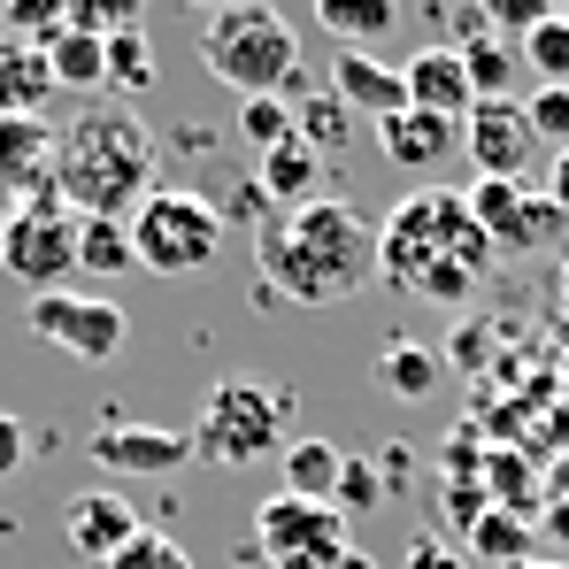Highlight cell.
Masks as SVG:
<instances>
[{"mask_svg": "<svg viewBox=\"0 0 569 569\" xmlns=\"http://www.w3.org/2000/svg\"><path fill=\"white\" fill-rule=\"evenodd\" d=\"M462 70H470L477 100H516V78H523V47L516 39H500L492 23L462 39Z\"/></svg>", "mask_w": 569, "mask_h": 569, "instance_id": "cell-20", "label": "cell"}, {"mask_svg": "<svg viewBox=\"0 0 569 569\" xmlns=\"http://www.w3.org/2000/svg\"><path fill=\"white\" fill-rule=\"evenodd\" d=\"M408 569H470V562H462V555H455L447 539H431V531H423V539L408 547Z\"/></svg>", "mask_w": 569, "mask_h": 569, "instance_id": "cell-37", "label": "cell"}, {"mask_svg": "<svg viewBox=\"0 0 569 569\" xmlns=\"http://www.w3.org/2000/svg\"><path fill=\"white\" fill-rule=\"evenodd\" d=\"M523 116H531V139H547L555 154H569V86H531Z\"/></svg>", "mask_w": 569, "mask_h": 569, "instance_id": "cell-30", "label": "cell"}, {"mask_svg": "<svg viewBox=\"0 0 569 569\" xmlns=\"http://www.w3.org/2000/svg\"><path fill=\"white\" fill-rule=\"evenodd\" d=\"M516 569H569V562H547V555H531V562H516Z\"/></svg>", "mask_w": 569, "mask_h": 569, "instance_id": "cell-39", "label": "cell"}, {"mask_svg": "<svg viewBox=\"0 0 569 569\" xmlns=\"http://www.w3.org/2000/svg\"><path fill=\"white\" fill-rule=\"evenodd\" d=\"M47 70H54V93H108V39L62 31L47 47Z\"/></svg>", "mask_w": 569, "mask_h": 569, "instance_id": "cell-23", "label": "cell"}, {"mask_svg": "<svg viewBox=\"0 0 569 569\" xmlns=\"http://www.w3.org/2000/svg\"><path fill=\"white\" fill-rule=\"evenodd\" d=\"M439 262H470L477 278H485L492 239L477 231V216H470L462 192L423 186L378 223V278L392 284V292H423V278H431Z\"/></svg>", "mask_w": 569, "mask_h": 569, "instance_id": "cell-3", "label": "cell"}, {"mask_svg": "<svg viewBox=\"0 0 569 569\" xmlns=\"http://www.w3.org/2000/svg\"><path fill=\"white\" fill-rule=\"evenodd\" d=\"M331 93L347 100L355 116H400L408 108V78H400V62H378V54H362V47H339V62H331Z\"/></svg>", "mask_w": 569, "mask_h": 569, "instance_id": "cell-17", "label": "cell"}, {"mask_svg": "<svg viewBox=\"0 0 569 569\" xmlns=\"http://www.w3.org/2000/svg\"><path fill=\"white\" fill-rule=\"evenodd\" d=\"M547 200L569 216V154H555V170H547Z\"/></svg>", "mask_w": 569, "mask_h": 569, "instance_id": "cell-38", "label": "cell"}, {"mask_svg": "<svg viewBox=\"0 0 569 569\" xmlns=\"http://www.w3.org/2000/svg\"><path fill=\"white\" fill-rule=\"evenodd\" d=\"M516 47H523V70H531L539 86H569V16L562 8H555L531 39H516Z\"/></svg>", "mask_w": 569, "mask_h": 569, "instance_id": "cell-28", "label": "cell"}, {"mask_svg": "<svg viewBox=\"0 0 569 569\" xmlns=\"http://www.w3.org/2000/svg\"><path fill=\"white\" fill-rule=\"evenodd\" d=\"M78 270H93V278H123V270H139V254H131V223L78 216Z\"/></svg>", "mask_w": 569, "mask_h": 569, "instance_id": "cell-24", "label": "cell"}, {"mask_svg": "<svg viewBox=\"0 0 569 569\" xmlns=\"http://www.w3.org/2000/svg\"><path fill=\"white\" fill-rule=\"evenodd\" d=\"M470 555H492V562H531V523L516 516V508H485L470 523Z\"/></svg>", "mask_w": 569, "mask_h": 569, "instance_id": "cell-26", "label": "cell"}, {"mask_svg": "<svg viewBox=\"0 0 569 569\" xmlns=\"http://www.w3.org/2000/svg\"><path fill=\"white\" fill-rule=\"evenodd\" d=\"M292 131H300V147H316L323 162L347 147V131H355V108L339 93H300V108H292Z\"/></svg>", "mask_w": 569, "mask_h": 569, "instance_id": "cell-25", "label": "cell"}, {"mask_svg": "<svg viewBox=\"0 0 569 569\" xmlns=\"http://www.w3.org/2000/svg\"><path fill=\"white\" fill-rule=\"evenodd\" d=\"M54 186V123L47 116H0V200L23 208Z\"/></svg>", "mask_w": 569, "mask_h": 569, "instance_id": "cell-14", "label": "cell"}, {"mask_svg": "<svg viewBox=\"0 0 569 569\" xmlns=\"http://www.w3.org/2000/svg\"><path fill=\"white\" fill-rule=\"evenodd\" d=\"M462 147H470L477 178H523V162L539 154L523 100H477L470 123H462Z\"/></svg>", "mask_w": 569, "mask_h": 569, "instance_id": "cell-13", "label": "cell"}, {"mask_svg": "<svg viewBox=\"0 0 569 569\" xmlns=\"http://www.w3.org/2000/svg\"><path fill=\"white\" fill-rule=\"evenodd\" d=\"M100 569H192V555L178 547V539H170V531H139L123 555H108Z\"/></svg>", "mask_w": 569, "mask_h": 569, "instance_id": "cell-32", "label": "cell"}, {"mask_svg": "<svg viewBox=\"0 0 569 569\" xmlns=\"http://www.w3.org/2000/svg\"><path fill=\"white\" fill-rule=\"evenodd\" d=\"M154 86V39L147 31H116L108 39V93H147Z\"/></svg>", "mask_w": 569, "mask_h": 569, "instance_id": "cell-29", "label": "cell"}, {"mask_svg": "<svg viewBox=\"0 0 569 569\" xmlns=\"http://www.w3.org/2000/svg\"><path fill=\"white\" fill-rule=\"evenodd\" d=\"M400 78H408V108L447 116V123H470L477 86H470V70H462V47H416L400 62Z\"/></svg>", "mask_w": 569, "mask_h": 569, "instance_id": "cell-16", "label": "cell"}, {"mask_svg": "<svg viewBox=\"0 0 569 569\" xmlns=\"http://www.w3.org/2000/svg\"><path fill=\"white\" fill-rule=\"evenodd\" d=\"M284 431H292V392L223 378V385H208V400L192 416V455L223 462V470H247V462H270V455L292 447Z\"/></svg>", "mask_w": 569, "mask_h": 569, "instance_id": "cell-5", "label": "cell"}, {"mask_svg": "<svg viewBox=\"0 0 569 569\" xmlns=\"http://www.w3.org/2000/svg\"><path fill=\"white\" fill-rule=\"evenodd\" d=\"M54 192L70 216H108L131 223V208L154 192V131L123 108L93 100L54 131Z\"/></svg>", "mask_w": 569, "mask_h": 569, "instance_id": "cell-2", "label": "cell"}, {"mask_svg": "<svg viewBox=\"0 0 569 569\" xmlns=\"http://www.w3.org/2000/svg\"><path fill=\"white\" fill-rule=\"evenodd\" d=\"M23 455H31V431H23V416H0V485L23 470Z\"/></svg>", "mask_w": 569, "mask_h": 569, "instance_id": "cell-36", "label": "cell"}, {"mask_svg": "<svg viewBox=\"0 0 569 569\" xmlns=\"http://www.w3.org/2000/svg\"><path fill=\"white\" fill-rule=\"evenodd\" d=\"M131 254H139V270H154V278H192V270H208V262L223 254V216H216V200H200V192H186V186H154L131 208Z\"/></svg>", "mask_w": 569, "mask_h": 569, "instance_id": "cell-6", "label": "cell"}, {"mask_svg": "<svg viewBox=\"0 0 569 569\" xmlns=\"http://www.w3.org/2000/svg\"><path fill=\"white\" fill-rule=\"evenodd\" d=\"M93 462L108 477H178L192 462V431H170V423H100Z\"/></svg>", "mask_w": 569, "mask_h": 569, "instance_id": "cell-11", "label": "cell"}, {"mask_svg": "<svg viewBox=\"0 0 569 569\" xmlns=\"http://www.w3.org/2000/svg\"><path fill=\"white\" fill-rule=\"evenodd\" d=\"M331 508H339V516H370V508H385V470H370V462H347L339 492H331Z\"/></svg>", "mask_w": 569, "mask_h": 569, "instance_id": "cell-34", "label": "cell"}, {"mask_svg": "<svg viewBox=\"0 0 569 569\" xmlns=\"http://www.w3.org/2000/svg\"><path fill=\"white\" fill-rule=\"evenodd\" d=\"M339 477H347V455H339V447H323V439H292V447H284V492H292V500L331 508Z\"/></svg>", "mask_w": 569, "mask_h": 569, "instance_id": "cell-22", "label": "cell"}, {"mask_svg": "<svg viewBox=\"0 0 569 569\" xmlns=\"http://www.w3.org/2000/svg\"><path fill=\"white\" fill-rule=\"evenodd\" d=\"M254 270H262V300H292V308H331L362 278H378V231L347 208V200H308L262 223L254 239Z\"/></svg>", "mask_w": 569, "mask_h": 569, "instance_id": "cell-1", "label": "cell"}, {"mask_svg": "<svg viewBox=\"0 0 569 569\" xmlns=\"http://www.w3.org/2000/svg\"><path fill=\"white\" fill-rule=\"evenodd\" d=\"M70 31H86V39L139 31V0H78V8H70Z\"/></svg>", "mask_w": 569, "mask_h": 569, "instance_id": "cell-33", "label": "cell"}, {"mask_svg": "<svg viewBox=\"0 0 569 569\" xmlns=\"http://www.w3.org/2000/svg\"><path fill=\"white\" fill-rule=\"evenodd\" d=\"M254 186H262V200H270V208H308V200H323V154H316V147H300V139H284V147H270V154H262V178H254Z\"/></svg>", "mask_w": 569, "mask_h": 569, "instance_id": "cell-19", "label": "cell"}, {"mask_svg": "<svg viewBox=\"0 0 569 569\" xmlns=\"http://www.w3.org/2000/svg\"><path fill=\"white\" fill-rule=\"evenodd\" d=\"M462 200H470L477 231L492 239V254H531V247L562 239V223H569L562 208H555L539 186H523V178H477Z\"/></svg>", "mask_w": 569, "mask_h": 569, "instance_id": "cell-10", "label": "cell"}, {"mask_svg": "<svg viewBox=\"0 0 569 569\" xmlns=\"http://www.w3.org/2000/svg\"><path fill=\"white\" fill-rule=\"evenodd\" d=\"M200 62L216 86H231L239 100H270L300 86V39L278 8L262 0H231L216 16H200Z\"/></svg>", "mask_w": 569, "mask_h": 569, "instance_id": "cell-4", "label": "cell"}, {"mask_svg": "<svg viewBox=\"0 0 569 569\" xmlns=\"http://www.w3.org/2000/svg\"><path fill=\"white\" fill-rule=\"evenodd\" d=\"M139 531H147V523H139V508H131L123 492H108V485L70 492V508H62V539H70V555H78L86 569H100L108 555H123Z\"/></svg>", "mask_w": 569, "mask_h": 569, "instance_id": "cell-12", "label": "cell"}, {"mask_svg": "<svg viewBox=\"0 0 569 569\" xmlns=\"http://www.w3.org/2000/svg\"><path fill=\"white\" fill-rule=\"evenodd\" d=\"M23 323H31V339H47V347H62V355H78V362H116L123 355V339H131V316L108 300V292H39L31 308H23Z\"/></svg>", "mask_w": 569, "mask_h": 569, "instance_id": "cell-9", "label": "cell"}, {"mask_svg": "<svg viewBox=\"0 0 569 569\" xmlns=\"http://www.w3.org/2000/svg\"><path fill=\"white\" fill-rule=\"evenodd\" d=\"M254 555L270 569H339L355 547H347V516L339 508H316V500H262L254 516Z\"/></svg>", "mask_w": 569, "mask_h": 569, "instance_id": "cell-8", "label": "cell"}, {"mask_svg": "<svg viewBox=\"0 0 569 569\" xmlns=\"http://www.w3.org/2000/svg\"><path fill=\"white\" fill-rule=\"evenodd\" d=\"M378 154L392 170H408V178H431V170H447V162L462 154V123L423 116V108H400V116L378 123Z\"/></svg>", "mask_w": 569, "mask_h": 569, "instance_id": "cell-15", "label": "cell"}, {"mask_svg": "<svg viewBox=\"0 0 569 569\" xmlns=\"http://www.w3.org/2000/svg\"><path fill=\"white\" fill-rule=\"evenodd\" d=\"M0 270L23 284L31 300L39 292H62V278L78 270V216L62 208V192L47 186L23 208H0Z\"/></svg>", "mask_w": 569, "mask_h": 569, "instance_id": "cell-7", "label": "cell"}, {"mask_svg": "<svg viewBox=\"0 0 569 569\" xmlns=\"http://www.w3.org/2000/svg\"><path fill=\"white\" fill-rule=\"evenodd\" d=\"M239 131H247L262 154L284 147V139H300V131H292V100H278V93L270 100H239Z\"/></svg>", "mask_w": 569, "mask_h": 569, "instance_id": "cell-31", "label": "cell"}, {"mask_svg": "<svg viewBox=\"0 0 569 569\" xmlns=\"http://www.w3.org/2000/svg\"><path fill=\"white\" fill-rule=\"evenodd\" d=\"M477 270L470 262H439V270H431V278H423V300H447V308H462V300H477Z\"/></svg>", "mask_w": 569, "mask_h": 569, "instance_id": "cell-35", "label": "cell"}, {"mask_svg": "<svg viewBox=\"0 0 569 569\" xmlns=\"http://www.w3.org/2000/svg\"><path fill=\"white\" fill-rule=\"evenodd\" d=\"M378 370H385V392H392V400H423V392L439 385V355H431V347H408V339H392Z\"/></svg>", "mask_w": 569, "mask_h": 569, "instance_id": "cell-27", "label": "cell"}, {"mask_svg": "<svg viewBox=\"0 0 569 569\" xmlns=\"http://www.w3.org/2000/svg\"><path fill=\"white\" fill-rule=\"evenodd\" d=\"M339 569H370V562H362V555H347V562H339Z\"/></svg>", "mask_w": 569, "mask_h": 569, "instance_id": "cell-40", "label": "cell"}, {"mask_svg": "<svg viewBox=\"0 0 569 569\" xmlns=\"http://www.w3.org/2000/svg\"><path fill=\"white\" fill-rule=\"evenodd\" d=\"M316 23L339 39V47H378V39H392L400 31V0H316Z\"/></svg>", "mask_w": 569, "mask_h": 569, "instance_id": "cell-21", "label": "cell"}, {"mask_svg": "<svg viewBox=\"0 0 569 569\" xmlns=\"http://www.w3.org/2000/svg\"><path fill=\"white\" fill-rule=\"evenodd\" d=\"M47 100H54V70H47V54L0 31V116H47Z\"/></svg>", "mask_w": 569, "mask_h": 569, "instance_id": "cell-18", "label": "cell"}]
</instances>
